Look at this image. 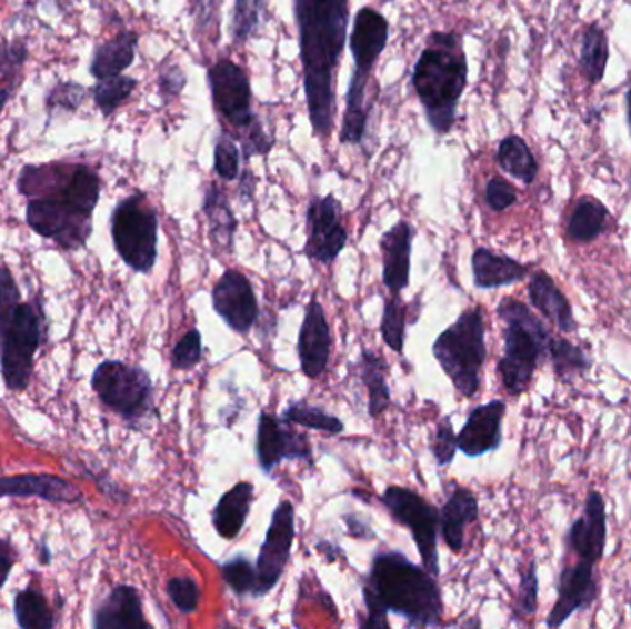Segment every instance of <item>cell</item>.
I'll list each match as a JSON object with an SVG mask.
<instances>
[{"mask_svg": "<svg viewBox=\"0 0 631 629\" xmlns=\"http://www.w3.org/2000/svg\"><path fill=\"white\" fill-rule=\"evenodd\" d=\"M294 17L312 131L327 139L337 117V69L348 38L349 0H294Z\"/></svg>", "mask_w": 631, "mask_h": 629, "instance_id": "6da1fadb", "label": "cell"}, {"mask_svg": "<svg viewBox=\"0 0 631 629\" xmlns=\"http://www.w3.org/2000/svg\"><path fill=\"white\" fill-rule=\"evenodd\" d=\"M365 619L360 628H390L388 613L398 615L415 628H438L443 600L438 578L403 552H377L362 587Z\"/></svg>", "mask_w": 631, "mask_h": 629, "instance_id": "7a4b0ae2", "label": "cell"}, {"mask_svg": "<svg viewBox=\"0 0 631 629\" xmlns=\"http://www.w3.org/2000/svg\"><path fill=\"white\" fill-rule=\"evenodd\" d=\"M412 86L430 128L438 136L451 133L458 103L468 88V60L458 33H430L427 47L415 61Z\"/></svg>", "mask_w": 631, "mask_h": 629, "instance_id": "3957f363", "label": "cell"}, {"mask_svg": "<svg viewBox=\"0 0 631 629\" xmlns=\"http://www.w3.org/2000/svg\"><path fill=\"white\" fill-rule=\"evenodd\" d=\"M41 343V321L32 304L22 303L13 277L0 268V363L2 379L13 391L27 388L33 355Z\"/></svg>", "mask_w": 631, "mask_h": 629, "instance_id": "277c9868", "label": "cell"}, {"mask_svg": "<svg viewBox=\"0 0 631 629\" xmlns=\"http://www.w3.org/2000/svg\"><path fill=\"white\" fill-rule=\"evenodd\" d=\"M497 314L507 323L504 355L499 360L497 371L508 393L518 397L527 391L539 362L549 353L550 332L543 321L519 299H501Z\"/></svg>", "mask_w": 631, "mask_h": 629, "instance_id": "5b68a950", "label": "cell"}, {"mask_svg": "<svg viewBox=\"0 0 631 629\" xmlns=\"http://www.w3.org/2000/svg\"><path fill=\"white\" fill-rule=\"evenodd\" d=\"M432 355L460 396L468 399L477 396L480 375L488 357L482 309L474 307L463 310L458 320L435 338Z\"/></svg>", "mask_w": 631, "mask_h": 629, "instance_id": "8992f818", "label": "cell"}, {"mask_svg": "<svg viewBox=\"0 0 631 629\" xmlns=\"http://www.w3.org/2000/svg\"><path fill=\"white\" fill-rule=\"evenodd\" d=\"M111 237L120 259L137 271L150 273L158 262V212L142 192L128 196L111 214Z\"/></svg>", "mask_w": 631, "mask_h": 629, "instance_id": "52a82bcc", "label": "cell"}, {"mask_svg": "<svg viewBox=\"0 0 631 629\" xmlns=\"http://www.w3.org/2000/svg\"><path fill=\"white\" fill-rule=\"evenodd\" d=\"M93 390L106 407L130 423H136L152 410V379L141 366L106 360L94 371Z\"/></svg>", "mask_w": 631, "mask_h": 629, "instance_id": "ba28073f", "label": "cell"}, {"mask_svg": "<svg viewBox=\"0 0 631 629\" xmlns=\"http://www.w3.org/2000/svg\"><path fill=\"white\" fill-rule=\"evenodd\" d=\"M381 502L393 521L409 528L421 563L430 575L440 576L438 556V532H440V510L424 500L420 493L403 486H388L381 495Z\"/></svg>", "mask_w": 631, "mask_h": 629, "instance_id": "9c48e42d", "label": "cell"}, {"mask_svg": "<svg viewBox=\"0 0 631 629\" xmlns=\"http://www.w3.org/2000/svg\"><path fill=\"white\" fill-rule=\"evenodd\" d=\"M296 538V508L290 500H281L273 510L272 521L267 530L257 556V586L251 597H267L273 587L283 578L284 569L290 561L292 545Z\"/></svg>", "mask_w": 631, "mask_h": 629, "instance_id": "30bf717a", "label": "cell"}, {"mask_svg": "<svg viewBox=\"0 0 631 629\" xmlns=\"http://www.w3.org/2000/svg\"><path fill=\"white\" fill-rule=\"evenodd\" d=\"M27 222L36 233L66 248H82L91 234V218L83 217L69 201L56 196H38L27 206Z\"/></svg>", "mask_w": 631, "mask_h": 629, "instance_id": "8fae6325", "label": "cell"}, {"mask_svg": "<svg viewBox=\"0 0 631 629\" xmlns=\"http://www.w3.org/2000/svg\"><path fill=\"white\" fill-rule=\"evenodd\" d=\"M307 242L303 256L329 267L348 246V229L342 223V206L334 196L314 198L307 209Z\"/></svg>", "mask_w": 631, "mask_h": 629, "instance_id": "7c38bea8", "label": "cell"}, {"mask_svg": "<svg viewBox=\"0 0 631 629\" xmlns=\"http://www.w3.org/2000/svg\"><path fill=\"white\" fill-rule=\"evenodd\" d=\"M212 103L229 124L242 130L257 119L251 109L250 78L229 58L214 61L208 71Z\"/></svg>", "mask_w": 631, "mask_h": 629, "instance_id": "4fadbf2b", "label": "cell"}, {"mask_svg": "<svg viewBox=\"0 0 631 629\" xmlns=\"http://www.w3.org/2000/svg\"><path fill=\"white\" fill-rule=\"evenodd\" d=\"M256 456L262 472H270L284 460H303L312 463V446L306 435H298L292 423L281 416L261 412L257 423Z\"/></svg>", "mask_w": 631, "mask_h": 629, "instance_id": "5bb4252c", "label": "cell"}, {"mask_svg": "<svg viewBox=\"0 0 631 629\" xmlns=\"http://www.w3.org/2000/svg\"><path fill=\"white\" fill-rule=\"evenodd\" d=\"M211 301L220 320L239 335H248L259 320L256 290L242 271H223L212 287Z\"/></svg>", "mask_w": 631, "mask_h": 629, "instance_id": "9a60e30c", "label": "cell"}, {"mask_svg": "<svg viewBox=\"0 0 631 629\" xmlns=\"http://www.w3.org/2000/svg\"><path fill=\"white\" fill-rule=\"evenodd\" d=\"M331 326L327 321L325 310L320 303L318 292H314L307 304L306 318L298 337L300 369L307 379H320L321 375L325 373L331 360Z\"/></svg>", "mask_w": 631, "mask_h": 629, "instance_id": "2e32d148", "label": "cell"}, {"mask_svg": "<svg viewBox=\"0 0 631 629\" xmlns=\"http://www.w3.org/2000/svg\"><path fill=\"white\" fill-rule=\"evenodd\" d=\"M597 597H599V586L594 580V563L588 559H580L577 565L565 567L560 572L558 600L550 611L547 626L560 628L577 611L591 608Z\"/></svg>", "mask_w": 631, "mask_h": 629, "instance_id": "e0dca14e", "label": "cell"}, {"mask_svg": "<svg viewBox=\"0 0 631 629\" xmlns=\"http://www.w3.org/2000/svg\"><path fill=\"white\" fill-rule=\"evenodd\" d=\"M507 416V402L501 399L480 405L469 413L468 421L458 432V450L468 458H479L502 446V421Z\"/></svg>", "mask_w": 631, "mask_h": 629, "instance_id": "ac0fdd59", "label": "cell"}, {"mask_svg": "<svg viewBox=\"0 0 631 629\" xmlns=\"http://www.w3.org/2000/svg\"><path fill=\"white\" fill-rule=\"evenodd\" d=\"M388 39H390V22L387 17L373 8L359 10L354 16L353 30L349 38L354 69L371 74L377 61L387 49Z\"/></svg>", "mask_w": 631, "mask_h": 629, "instance_id": "d6986e66", "label": "cell"}, {"mask_svg": "<svg viewBox=\"0 0 631 629\" xmlns=\"http://www.w3.org/2000/svg\"><path fill=\"white\" fill-rule=\"evenodd\" d=\"M414 237L415 229L407 220H399L382 234V282L390 293H401L409 288Z\"/></svg>", "mask_w": 631, "mask_h": 629, "instance_id": "ffe728a7", "label": "cell"}, {"mask_svg": "<svg viewBox=\"0 0 631 629\" xmlns=\"http://www.w3.org/2000/svg\"><path fill=\"white\" fill-rule=\"evenodd\" d=\"M608 539V516L604 497L599 491H591L585 499L583 517H578L569 530V545L582 559L599 563L605 550Z\"/></svg>", "mask_w": 631, "mask_h": 629, "instance_id": "44dd1931", "label": "cell"}, {"mask_svg": "<svg viewBox=\"0 0 631 629\" xmlns=\"http://www.w3.org/2000/svg\"><path fill=\"white\" fill-rule=\"evenodd\" d=\"M480 506L473 491L452 483V491L440 510V532L452 552H462L465 528L479 521Z\"/></svg>", "mask_w": 631, "mask_h": 629, "instance_id": "7402d4cb", "label": "cell"}, {"mask_svg": "<svg viewBox=\"0 0 631 629\" xmlns=\"http://www.w3.org/2000/svg\"><path fill=\"white\" fill-rule=\"evenodd\" d=\"M97 629H147L150 628L142 613L141 597L136 587L117 586L109 592L106 602L94 613Z\"/></svg>", "mask_w": 631, "mask_h": 629, "instance_id": "603a6c76", "label": "cell"}, {"mask_svg": "<svg viewBox=\"0 0 631 629\" xmlns=\"http://www.w3.org/2000/svg\"><path fill=\"white\" fill-rule=\"evenodd\" d=\"M256 500V486L251 482H237L220 497L212 510L211 522L220 538L233 541L242 532L251 505Z\"/></svg>", "mask_w": 631, "mask_h": 629, "instance_id": "cb8c5ba5", "label": "cell"}, {"mask_svg": "<svg viewBox=\"0 0 631 629\" xmlns=\"http://www.w3.org/2000/svg\"><path fill=\"white\" fill-rule=\"evenodd\" d=\"M0 497H39L71 505L82 499V493L77 486L54 475H19L0 478Z\"/></svg>", "mask_w": 631, "mask_h": 629, "instance_id": "d4e9b609", "label": "cell"}, {"mask_svg": "<svg viewBox=\"0 0 631 629\" xmlns=\"http://www.w3.org/2000/svg\"><path fill=\"white\" fill-rule=\"evenodd\" d=\"M528 298L533 309L552 321L561 332H572L577 329L572 307L565 293L561 292L554 279L547 271H535L528 284Z\"/></svg>", "mask_w": 631, "mask_h": 629, "instance_id": "484cf974", "label": "cell"}, {"mask_svg": "<svg viewBox=\"0 0 631 629\" xmlns=\"http://www.w3.org/2000/svg\"><path fill=\"white\" fill-rule=\"evenodd\" d=\"M474 287L480 290L508 287L523 281L530 273V267L508 256H499L488 248H477L471 257Z\"/></svg>", "mask_w": 631, "mask_h": 629, "instance_id": "4316f807", "label": "cell"}, {"mask_svg": "<svg viewBox=\"0 0 631 629\" xmlns=\"http://www.w3.org/2000/svg\"><path fill=\"white\" fill-rule=\"evenodd\" d=\"M371 74L354 69L345 92V113L340 128L342 144H362L368 128V119L373 111V103L368 100V86Z\"/></svg>", "mask_w": 631, "mask_h": 629, "instance_id": "83f0119b", "label": "cell"}, {"mask_svg": "<svg viewBox=\"0 0 631 629\" xmlns=\"http://www.w3.org/2000/svg\"><path fill=\"white\" fill-rule=\"evenodd\" d=\"M203 214L208 218L209 237L218 250L233 253L234 234L239 229V220L234 217L226 192L217 183H209L203 194Z\"/></svg>", "mask_w": 631, "mask_h": 629, "instance_id": "f1b7e54d", "label": "cell"}, {"mask_svg": "<svg viewBox=\"0 0 631 629\" xmlns=\"http://www.w3.org/2000/svg\"><path fill=\"white\" fill-rule=\"evenodd\" d=\"M360 379L368 390V413L370 418H381L392 405V393L388 386L387 377L390 373V363L382 355L362 349L360 353Z\"/></svg>", "mask_w": 631, "mask_h": 629, "instance_id": "f546056e", "label": "cell"}, {"mask_svg": "<svg viewBox=\"0 0 631 629\" xmlns=\"http://www.w3.org/2000/svg\"><path fill=\"white\" fill-rule=\"evenodd\" d=\"M137 43L139 36L136 32H122L117 38L99 44L89 71L97 80L119 77L136 60Z\"/></svg>", "mask_w": 631, "mask_h": 629, "instance_id": "4dcf8cb0", "label": "cell"}, {"mask_svg": "<svg viewBox=\"0 0 631 629\" xmlns=\"http://www.w3.org/2000/svg\"><path fill=\"white\" fill-rule=\"evenodd\" d=\"M100 178L88 164L69 167V176L61 183L60 194L83 217L93 218L100 200Z\"/></svg>", "mask_w": 631, "mask_h": 629, "instance_id": "1f68e13d", "label": "cell"}, {"mask_svg": "<svg viewBox=\"0 0 631 629\" xmlns=\"http://www.w3.org/2000/svg\"><path fill=\"white\" fill-rule=\"evenodd\" d=\"M605 220H608V209L599 200L582 198L574 206V211L569 218L567 234L578 244H588L602 234Z\"/></svg>", "mask_w": 631, "mask_h": 629, "instance_id": "d6a6232c", "label": "cell"}, {"mask_svg": "<svg viewBox=\"0 0 631 629\" xmlns=\"http://www.w3.org/2000/svg\"><path fill=\"white\" fill-rule=\"evenodd\" d=\"M497 161L508 174L521 180L523 183H532L538 176V163L533 158L532 150L527 142L518 136H510L499 144Z\"/></svg>", "mask_w": 631, "mask_h": 629, "instance_id": "836d02e7", "label": "cell"}, {"mask_svg": "<svg viewBox=\"0 0 631 629\" xmlns=\"http://www.w3.org/2000/svg\"><path fill=\"white\" fill-rule=\"evenodd\" d=\"M281 418L287 423L306 427V429L320 430V432L331 436L342 435L343 430H345L342 419L332 416V413H327L323 408L316 407V405L303 401V399L290 402L289 407L284 408V412L281 413Z\"/></svg>", "mask_w": 631, "mask_h": 629, "instance_id": "e575fe53", "label": "cell"}, {"mask_svg": "<svg viewBox=\"0 0 631 629\" xmlns=\"http://www.w3.org/2000/svg\"><path fill=\"white\" fill-rule=\"evenodd\" d=\"M409 304L401 299V293H390V298L384 299V310H382L381 335L382 340L393 353L403 355L404 340H407V323H409Z\"/></svg>", "mask_w": 631, "mask_h": 629, "instance_id": "d590c367", "label": "cell"}, {"mask_svg": "<svg viewBox=\"0 0 631 629\" xmlns=\"http://www.w3.org/2000/svg\"><path fill=\"white\" fill-rule=\"evenodd\" d=\"M608 66V38L602 28L589 27L583 33L582 67L589 82L599 83Z\"/></svg>", "mask_w": 631, "mask_h": 629, "instance_id": "8d00e7d4", "label": "cell"}, {"mask_svg": "<svg viewBox=\"0 0 631 629\" xmlns=\"http://www.w3.org/2000/svg\"><path fill=\"white\" fill-rule=\"evenodd\" d=\"M549 355L554 366V371L561 380H567L571 375L583 373L591 368V360L582 349L574 346L567 338H552L549 340Z\"/></svg>", "mask_w": 631, "mask_h": 629, "instance_id": "74e56055", "label": "cell"}, {"mask_svg": "<svg viewBox=\"0 0 631 629\" xmlns=\"http://www.w3.org/2000/svg\"><path fill=\"white\" fill-rule=\"evenodd\" d=\"M16 617L19 626L24 629H50L54 626L49 606L43 595L33 589L19 592L16 598Z\"/></svg>", "mask_w": 631, "mask_h": 629, "instance_id": "f35d334b", "label": "cell"}, {"mask_svg": "<svg viewBox=\"0 0 631 629\" xmlns=\"http://www.w3.org/2000/svg\"><path fill=\"white\" fill-rule=\"evenodd\" d=\"M136 88V78L122 77V74L104 78V80H99L93 88L94 103L100 109V113L109 117L131 97Z\"/></svg>", "mask_w": 631, "mask_h": 629, "instance_id": "ab89813d", "label": "cell"}, {"mask_svg": "<svg viewBox=\"0 0 631 629\" xmlns=\"http://www.w3.org/2000/svg\"><path fill=\"white\" fill-rule=\"evenodd\" d=\"M220 575L226 586L231 589L237 597H248L253 595L257 586V569L256 563L250 559L239 553L233 559H229L220 567Z\"/></svg>", "mask_w": 631, "mask_h": 629, "instance_id": "60d3db41", "label": "cell"}, {"mask_svg": "<svg viewBox=\"0 0 631 629\" xmlns=\"http://www.w3.org/2000/svg\"><path fill=\"white\" fill-rule=\"evenodd\" d=\"M264 0H234L233 19H231V38L234 43L244 44L256 36L261 27Z\"/></svg>", "mask_w": 631, "mask_h": 629, "instance_id": "b9f144b4", "label": "cell"}, {"mask_svg": "<svg viewBox=\"0 0 631 629\" xmlns=\"http://www.w3.org/2000/svg\"><path fill=\"white\" fill-rule=\"evenodd\" d=\"M167 595L176 609L183 615L197 613L202 600V589L191 576H176L167 583Z\"/></svg>", "mask_w": 631, "mask_h": 629, "instance_id": "7bdbcfd3", "label": "cell"}, {"mask_svg": "<svg viewBox=\"0 0 631 629\" xmlns=\"http://www.w3.org/2000/svg\"><path fill=\"white\" fill-rule=\"evenodd\" d=\"M214 172L223 181H234L240 176V148L226 131H220L214 141Z\"/></svg>", "mask_w": 631, "mask_h": 629, "instance_id": "ee69618b", "label": "cell"}, {"mask_svg": "<svg viewBox=\"0 0 631 629\" xmlns=\"http://www.w3.org/2000/svg\"><path fill=\"white\" fill-rule=\"evenodd\" d=\"M538 561L530 559L527 570L521 576L518 600H515V608H513V615L518 619H530L532 615H535V611H538Z\"/></svg>", "mask_w": 631, "mask_h": 629, "instance_id": "f6af8a7d", "label": "cell"}, {"mask_svg": "<svg viewBox=\"0 0 631 629\" xmlns=\"http://www.w3.org/2000/svg\"><path fill=\"white\" fill-rule=\"evenodd\" d=\"M202 332H200V329H191L181 337L180 342L176 343L170 360H172V366L176 369L189 371V369H194L198 363L202 362Z\"/></svg>", "mask_w": 631, "mask_h": 629, "instance_id": "bcb514c9", "label": "cell"}, {"mask_svg": "<svg viewBox=\"0 0 631 629\" xmlns=\"http://www.w3.org/2000/svg\"><path fill=\"white\" fill-rule=\"evenodd\" d=\"M458 440L451 416H445L435 427L434 436L430 440V452L440 467L451 466L457 456Z\"/></svg>", "mask_w": 631, "mask_h": 629, "instance_id": "7dc6e473", "label": "cell"}, {"mask_svg": "<svg viewBox=\"0 0 631 629\" xmlns=\"http://www.w3.org/2000/svg\"><path fill=\"white\" fill-rule=\"evenodd\" d=\"M239 141L242 142V158H244L246 163L250 161L253 156H267L270 150H272L273 144H276V139L268 136L264 128H262V122L257 117L250 126H246L242 130H239Z\"/></svg>", "mask_w": 631, "mask_h": 629, "instance_id": "c3c4849f", "label": "cell"}, {"mask_svg": "<svg viewBox=\"0 0 631 629\" xmlns=\"http://www.w3.org/2000/svg\"><path fill=\"white\" fill-rule=\"evenodd\" d=\"M186 72L181 71V67L172 60H164L159 71V97L163 103L174 100L183 88H186Z\"/></svg>", "mask_w": 631, "mask_h": 629, "instance_id": "681fc988", "label": "cell"}, {"mask_svg": "<svg viewBox=\"0 0 631 629\" xmlns=\"http://www.w3.org/2000/svg\"><path fill=\"white\" fill-rule=\"evenodd\" d=\"M194 24L202 36H220V0H192Z\"/></svg>", "mask_w": 631, "mask_h": 629, "instance_id": "f907efd6", "label": "cell"}, {"mask_svg": "<svg viewBox=\"0 0 631 629\" xmlns=\"http://www.w3.org/2000/svg\"><path fill=\"white\" fill-rule=\"evenodd\" d=\"M518 201V190L504 178H491L485 184V203L493 211H507Z\"/></svg>", "mask_w": 631, "mask_h": 629, "instance_id": "816d5d0a", "label": "cell"}, {"mask_svg": "<svg viewBox=\"0 0 631 629\" xmlns=\"http://www.w3.org/2000/svg\"><path fill=\"white\" fill-rule=\"evenodd\" d=\"M86 98V89L78 83H60L58 88L52 89L47 97V109L52 113L54 109H77Z\"/></svg>", "mask_w": 631, "mask_h": 629, "instance_id": "f5cc1de1", "label": "cell"}, {"mask_svg": "<svg viewBox=\"0 0 631 629\" xmlns=\"http://www.w3.org/2000/svg\"><path fill=\"white\" fill-rule=\"evenodd\" d=\"M13 548L10 542L0 539V587L4 586L8 576H10L11 567H13Z\"/></svg>", "mask_w": 631, "mask_h": 629, "instance_id": "db71d44e", "label": "cell"}, {"mask_svg": "<svg viewBox=\"0 0 631 629\" xmlns=\"http://www.w3.org/2000/svg\"><path fill=\"white\" fill-rule=\"evenodd\" d=\"M343 521L348 525V533L351 538L360 539V541H365V539H373L375 538V532L371 530L368 525L357 519L354 516H345L343 517Z\"/></svg>", "mask_w": 631, "mask_h": 629, "instance_id": "11a10c76", "label": "cell"}, {"mask_svg": "<svg viewBox=\"0 0 631 629\" xmlns=\"http://www.w3.org/2000/svg\"><path fill=\"white\" fill-rule=\"evenodd\" d=\"M256 176L251 174V170H244L242 178H240L239 194L240 200L251 201L256 194Z\"/></svg>", "mask_w": 631, "mask_h": 629, "instance_id": "9f6ffc18", "label": "cell"}, {"mask_svg": "<svg viewBox=\"0 0 631 629\" xmlns=\"http://www.w3.org/2000/svg\"><path fill=\"white\" fill-rule=\"evenodd\" d=\"M11 94H13L11 88H6L0 91V113H2V109H4L6 102L10 100Z\"/></svg>", "mask_w": 631, "mask_h": 629, "instance_id": "6f0895ef", "label": "cell"}, {"mask_svg": "<svg viewBox=\"0 0 631 629\" xmlns=\"http://www.w3.org/2000/svg\"><path fill=\"white\" fill-rule=\"evenodd\" d=\"M628 120H630V128H631V88L628 91Z\"/></svg>", "mask_w": 631, "mask_h": 629, "instance_id": "680465c9", "label": "cell"}, {"mask_svg": "<svg viewBox=\"0 0 631 629\" xmlns=\"http://www.w3.org/2000/svg\"><path fill=\"white\" fill-rule=\"evenodd\" d=\"M630 609H631V597H630Z\"/></svg>", "mask_w": 631, "mask_h": 629, "instance_id": "91938a15", "label": "cell"}]
</instances>
